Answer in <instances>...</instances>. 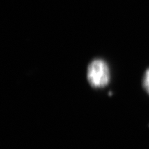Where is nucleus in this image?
<instances>
[{
  "instance_id": "1",
  "label": "nucleus",
  "mask_w": 149,
  "mask_h": 149,
  "mask_svg": "<svg viewBox=\"0 0 149 149\" xmlns=\"http://www.w3.org/2000/svg\"><path fill=\"white\" fill-rule=\"evenodd\" d=\"M86 77L93 88H104L111 81V70L109 64L102 59H93L87 68Z\"/></svg>"
},
{
  "instance_id": "2",
  "label": "nucleus",
  "mask_w": 149,
  "mask_h": 149,
  "mask_svg": "<svg viewBox=\"0 0 149 149\" xmlns=\"http://www.w3.org/2000/svg\"><path fill=\"white\" fill-rule=\"evenodd\" d=\"M142 86L147 94L149 95V68L146 70L143 76Z\"/></svg>"
}]
</instances>
